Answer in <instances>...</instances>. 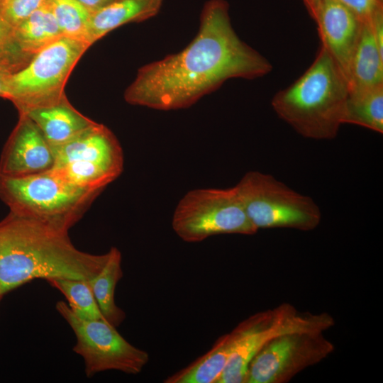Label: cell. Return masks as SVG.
Instances as JSON below:
<instances>
[{"mask_svg": "<svg viewBox=\"0 0 383 383\" xmlns=\"http://www.w3.org/2000/svg\"><path fill=\"white\" fill-rule=\"evenodd\" d=\"M56 309L74 333L73 350L83 357L87 377L107 370L138 374L148 362V353L131 344L106 321L83 319L64 301H58Z\"/></svg>", "mask_w": 383, "mask_h": 383, "instance_id": "obj_10", "label": "cell"}, {"mask_svg": "<svg viewBox=\"0 0 383 383\" xmlns=\"http://www.w3.org/2000/svg\"><path fill=\"white\" fill-rule=\"evenodd\" d=\"M54 154L38 126L26 114L8 138L0 158V175L24 177L52 168Z\"/></svg>", "mask_w": 383, "mask_h": 383, "instance_id": "obj_12", "label": "cell"}, {"mask_svg": "<svg viewBox=\"0 0 383 383\" xmlns=\"http://www.w3.org/2000/svg\"><path fill=\"white\" fill-rule=\"evenodd\" d=\"M19 113L38 126L51 147L65 143L95 123L75 109L66 96L54 104Z\"/></svg>", "mask_w": 383, "mask_h": 383, "instance_id": "obj_14", "label": "cell"}, {"mask_svg": "<svg viewBox=\"0 0 383 383\" xmlns=\"http://www.w3.org/2000/svg\"><path fill=\"white\" fill-rule=\"evenodd\" d=\"M108 258L72 243L67 232L12 213L0 221V300L35 279L89 280Z\"/></svg>", "mask_w": 383, "mask_h": 383, "instance_id": "obj_2", "label": "cell"}, {"mask_svg": "<svg viewBox=\"0 0 383 383\" xmlns=\"http://www.w3.org/2000/svg\"><path fill=\"white\" fill-rule=\"evenodd\" d=\"M47 282L65 296L67 305L77 316L86 320L106 321L88 280L50 279Z\"/></svg>", "mask_w": 383, "mask_h": 383, "instance_id": "obj_21", "label": "cell"}, {"mask_svg": "<svg viewBox=\"0 0 383 383\" xmlns=\"http://www.w3.org/2000/svg\"><path fill=\"white\" fill-rule=\"evenodd\" d=\"M99 190L79 187L53 170L24 177L0 175V199L17 216L68 231Z\"/></svg>", "mask_w": 383, "mask_h": 383, "instance_id": "obj_4", "label": "cell"}, {"mask_svg": "<svg viewBox=\"0 0 383 383\" xmlns=\"http://www.w3.org/2000/svg\"><path fill=\"white\" fill-rule=\"evenodd\" d=\"M228 333L219 337L211 349L182 370L169 376L165 383H216L231 355Z\"/></svg>", "mask_w": 383, "mask_h": 383, "instance_id": "obj_19", "label": "cell"}, {"mask_svg": "<svg viewBox=\"0 0 383 383\" xmlns=\"http://www.w3.org/2000/svg\"><path fill=\"white\" fill-rule=\"evenodd\" d=\"M245 212L255 228L310 231L321 221V212L310 196L300 194L271 174H245L234 186Z\"/></svg>", "mask_w": 383, "mask_h": 383, "instance_id": "obj_7", "label": "cell"}, {"mask_svg": "<svg viewBox=\"0 0 383 383\" xmlns=\"http://www.w3.org/2000/svg\"><path fill=\"white\" fill-rule=\"evenodd\" d=\"M121 260L119 250L111 248L101 270L88 280L104 318L116 328L122 323L126 318L125 312L116 305L114 299L116 287L123 277Z\"/></svg>", "mask_w": 383, "mask_h": 383, "instance_id": "obj_18", "label": "cell"}, {"mask_svg": "<svg viewBox=\"0 0 383 383\" xmlns=\"http://www.w3.org/2000/svg\"><path fill=\"white\" fill-rule=\"evenodd\" d=\"M18 69V67L12 60L0 59V97L6 99L9 77Z\"/></svg>", "mask_w": 383, "mask_h": 383, "instance_id": "obj_26", "label": "cell"}, {"mask_svg": "<svg viewBox=\"0 0 383 383\" xmlns=\"http://www.w3.org/2000/svg\"><path fill=\"white\" fill-rule=\"evenodd\" d=\"M63 36L47 1L13 28L12 43L30 59L38 51Z\"/></svg>", "mask_w": 383, "mask_h": 383, "instance_id": "obj_17", "label": "cell"}, {"mask_svg": "<svg viewBox=\"0 0 383 383\" xmlns=\"http://www.w3.org/2000/svg\"><path fill=\"white\" fill-rule=\"evenodd\" d=\"M13 29L6 23L0 13V59H9L18 63V58L12 43Z\"/></svg>", "mask_w": 383, "mask_h": 383, "instance_id": "obj_25", "label": "cell"}, {"mask_svg": "<svg viewBox=\"0 0 383 383\" xmlns=\"http://www.w3.org/2000/svg\"><path fill=\"white\" fill-rule=\"evenodd\" d=\"M371 20L362 23L359 36L349 60L345 72L349 91L371 88L383 84V50L375 39Z\"/></svg>", "mask_w": 383, "mask_h": 383, "instance_id": "obj_16", "label": "cell"}, {"mask_svg": "<svg viewBox=\"0 0 383 383\" xmlns=\"http://www.w3.org/2000/svg\"><path fill=\"white\" fill-rule=\"evenodd\" d=\"M272 70L270 61L234 30L227 2L210 0L189 44L177 53L142 66L124 99L130 104L156 110L185 109L230 79H256Z\"/></svg>", "mask_w": 383, "mask_h": 383, "instance_id": "obj_1", "label": "cell"}, {"mask_svg": "<svg viewBox=\"0 0 383 383\" xmlns=\"http://www.w3.org/2000/svg\"><path fill=\"white\" fill-rule=\"evenodd\" d=\"M172 226L187 243L201 242L216 235H249L257 231L248 219L235 187L188 192L176 206Z\"/></svg>", "mask_w": 383, "mask_h": 383, "instance_id": "obj_9", "label": "cell"}, {"mask_svg": "<svg viewBox=\"0 0 383 383\" xmlns=\"http://www.w3.org/2000/svg\"><path fill=\"white\" fill-rule=\"evenodd\" d=\"M345 123L383 133V84L349 91L342 116Z\"/></svg>", "mask_w": 383, "mask_h": 383, "instance_id": "obj_20", "label": "cell"}, {"mask_svg": "<svg viewBox=\"0 0 383 383\" xmlns=\"http://www.w3.org/2000/svg\"><path fill=\"white\" fill-rule=\"evenodd\" d=\"M349 93L341 67L321 45L305 72L272 99V107L282 120L301 136L314 140L335 138Z\"/></svg>", "mask_w": 383, "mask_h": 383, "instance_id": "obj_3", "label": "cell"}, {"mask_svg": "<svg viewBox=\"0 0 383 383\" xmlns=\"http://www.w3.org/2000/svg\"><path fill=\"white\" fill-rule=\"evenodd\" d=\"M362 22L370 21L383 9V0H338Z\"/></svg>", "mask_w": 383, "mask_h": 383, "instance_id": "obj_24", "label": "cell"}, {"mask_svg": "<svg viewBox=\"0 0 383 383\" xmlns=\"http://www.w3.org/2000/svg\"><path fill=\"white\" fill-rule=\"evenodd\" d=\"M335 324L327 312H301L289 303L255 313L228 334L231 353L216 383H245L249 365L273 338L294 331L325 332Z\"/></svg>", "mask_w": 383, "mask_h": 383, "instance_id": "obj_5", "label": "cell"}, {"mask_svg": "<svg viewBox=\"0 0 383 383\" xmlns=\"http://www.w3.org/2000/svg\"><path fill=\"white\" fill-rule=\"evenodd\" d=\"M47 2L63 36L86 41L91 12L77 0H47Z\"/></svg>", "mask_w": 383, "mask_h": 383, "instance_id": "obj_22", "label": "cell"}, {"mask_svg": "<svg viewBox=\"0 0 383 383\" xmlns=\"http://www.w3.org/2000/svg\"><path fill=\"white\" fill-rule=\"evenodd\" d=\"M91 13L113 0H77Z\"/></svg>", "mask_w": 383, "mask_h": 383, "instance_id": "obj_27", "label": "cell"}, {"mask_svg": "<svg viewBox=\"0 0 383 383\" xmlns=\"http://www.w3.org/2000/svg\"><path fill=\"white\" fill-rule=\"evenodd\" d=\"M163 0H113L91 13L86 41L91 45L115 28L149 19L159 12Z\"/></svg>", "mask_w": 383, "mask_h": 383, "instance_id": "obj_15", "label": "cell"}, {"mask_svg": "<svg viewBox=\"0 0 383 383\" xmlns=\"http://www.w3.org/2000/svg\"><path fill=\"white\" fill-rule=\"evenodd\" d=\"M47 0H0V13L13 29Z\"/></svg>", "mask_w": 383, "mask_h": 383, "instance_id": "obj_23", "label": "cell"}, {"mask_svg": "<svg viewBox=\"0 0 383 383\" xmlns=\"http://www.w3.org/2000/svg\"><path fill=\"white\" fill-rule=\"evenodd\" d=\"M303 1L317 25L321 45L331 52L345 74L362 22L338 0Z\"/></svg>", "mask_w": 383, "mask_h": 383, "instance_id": "obj_13", "label": "cell"}, {"mask_svg": "<svg viewBox=\"0 0 383 383\" xmlns=\"http://www.w3.org/2000/svg\"><path fill=\"white\" fill-rule=\"evenodd\" d=\"M52 148V170L81 188L103 191L123 172V154L118 140L107 127L96 122Z\"/></svg>", "mask_w": 383, "mask_h": 383, "instance_id": "obj_8", "label": "cell"}, {"mask_svg": "<svg viewBox=\"0 0 383 383\" xmlns=\"http://www.w3.org/2000/svg\"><path fill=\"white\" fill-rule=\"evenodd\" d=\"M322 331H294L267 343L250 362L245 383H287L335 350Z\"/></svg>", "mask_w": 383, "mask_h": 383, "instance_id": "obj_11", "label": "cell"}, {"mask_svg": "<svg viewBox=\"0 0 383 383\" xmlns=\"http://www.w3.org/2000/svg\"><path fill=\"white\" fill-rule=\"evenodd\" d=\"M90 46L84 40L66 36L52 42L11 74L6 99L18 113L60 101L65 96L70 74Z\"/></svg>", "mask_w": 383, "mask_h": 383, "instance_id": "obj_6", "label": "cell"}]
</instances>
